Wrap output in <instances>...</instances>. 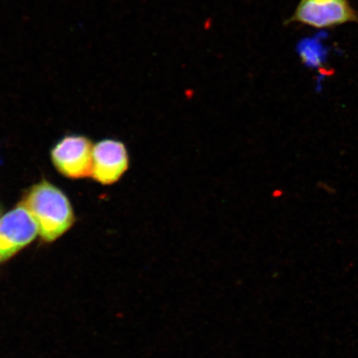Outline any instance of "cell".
Wrapping results in <instances>:
<instances>
[{"mask_svg":"<svg viewBox=\"0 0 358 358\" xmlns=\"http://www.w3.org/2000/svg\"><path fill=\"white\" fill-rule=\"evenodd\" d=\"M21 204L32 215L40 236L48 243L64 234L74 223V213L69 199L47 181L31 187Z\"/></svg>","mask_w":358,"mask_h":358,"instance_id":"6da1fadb","label":"cell"},{"mask_svg":"<svg viewBox=\"0 0 358 358\" xmlns=\"http://www.w3.org/2000/svg\"><path fill=\"white\" fill-rule=\"evenodd\" d=\"M0 261H1V259H0Z\"/></svg>","mask_w":358,"mask_h":358,"instance_id":"ba28073f","label":"cell"},{"mask_svg":"<svg viewBox=\"0 0 358 358\" xmlns=\"http://www.w3.org/2000/svg\"><path fill=\"white\" fill-rule=\"evenodd\" d=\"M128 164L127 151L122 143L106 140L93 147L92 177L101 185L118 181Z\"/></svg>","mask_w":358,"mask_h":358,"instance_id":"5b68a950","label":"cell"},{"mask_svg":"<svg viewBox=\"0 0 358 358\" xmlns=\"http://www.w3.org/2000/svg\"><path fill=\"white\" fill-rule=\"evenodd\" d=\"M37 222L21 203L0 218V259L10 258L36 238Z\"/></svg>","mask_w":358,"mask_h":358,"instance_id":"277c9868","label":"cell"},{"mask_svg":"<svg viewBox=\"0 0 358 358\" xmlns=\"http://www.w3.org/2000/svg\"><path fill=\"white\" fill-rule=\"evenodd\" d=\"M93 146L87 138L66 136L53 148L52 160L55 168L69 178L92 176Z\"/></svg>","mask_w":358,"mask_h":358,"instance_id":"3957f363","label":"cell"},{"mask_svg":"<svg viewBox=\"0 0 358 358\" xmlns=\"http://www.w3.org/2000/svg\"><path fill=\"white\" fill-rule=\"evenodd\" d=\"M317 187H319L320 189L324 191L327 192V194H336V189L333 186H331L329 185L328 182H325L323 181H321L320 182H317Z\"/></svg>","mask_w":358,"mask_h":358,"instance_id":"52a82bcc","label":"cell"},{"mask_svg":"<svg viewBox=\"0 0 358 358\" xmlns=\"http://www.w3.org/2000/svg\"><path fill=\"white\" fill-rule=\"evenodd\" d=\"M324 35L301 40L297 46V52L303 64L311 69H321L324 66L329 49L322 41Z\"/></svg>","mask_w":358,"mask_h":358,"instance_id":"8992f818","label":"cell"},{"mask_svg":"<svg viewBox=\"0 0 358 358\" xmlns=\"http://www.w3.org/2000/svg\"><path fill=\"white\" fill-rule=\"evenodd\" d=\"M289 22L323 29L358 22V16L348 0H301Z\"/></svg>","mask_w":358,"mask_h":358,"instance_id":"7a4b0ae2","label":"cell"}]
</instances>
